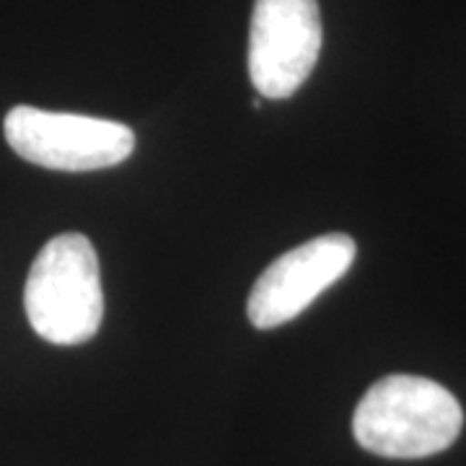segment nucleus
Listing matches in <instances>:
<instances>
[{
  "label": "nucleus",
  "mask_w": 466,
  "mask_h": 466,
  "mask_svg": "<svg viewBox=\"0 0 466 466\" xmlns=\"http://www.w3.org/2000/svg\"><path fill=\"white\" fill-rule=\"evenodd\" d=\"M464 428V410L446 386L394 373L376 381L352 415V435L383 459H425L446 451Z\"/></svg>",
  "instance_id": "1"
},
{
  "label": "nucleus",
  "mask_w": 466,
  "mask_h": 466,
  "mask_svg": "<svg viewBox=\"0 0 466 466\" xmlns=\"http://www.w3.org/2000/svg\"><path fill=\"white\" fill-rule=\"evenodd\" d=\"M24 309L32 329L52 345H84L104 319L99 254L84 233H60L36 254Z\"/></svg>",
  "instance_id": "2"
},
{
  "label": "nucleus",
  "mask_w": 466,
  "mask_h": 466,
  "mask_svg": "<svg viewBox=\"0 0 466 466\" xmlns=\"http://www.w3.org/2000/svg\"><path fill=\"white\" fill-rule=\"evenodd\" d=\"M11 150L24 161L52 171H99L127 161L135 133L115 119L47 112L18 104L3 119Z\"/></svg>",
  "instance_id": "3"
},
{
  "label": "nucleus",
  "mask_w": 466,
  "mask_h": 466,
  "mask_svg": "<svg viewBox=\"0 0 466 466\" xmlns=\"http://www.w3.org/2000/svg\"><path fill=\"white\" fill-rule=\"evenodd\" d=\"M321 52L317 0H257L249 29V78L262 99H288Z\"/></svg>",
  "instance_id": "4"
},
{
  "label": "nucleus",
  "mask_w": 466,
  "mask_h": 466,
  "mask_svg": "<svg viewBox=\"0 0 466 466\" xmlns=\"http://www.w3.org/2000/svg\"><path fill=\"white\" fill-rule=\"evenodd\" d=\"M358 247L348 233H327L285 251L254 283L247 314L257 329H275L300 317L332 288L352 262Z\"/></svg>",
  "instance_id": "5"
}]
</instances>
